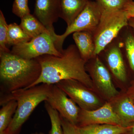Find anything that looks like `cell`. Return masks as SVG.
Returning a JSON list of instances; mask_svg holds the SVG:
<instances>
[{
    "label": "cell",
    "mask_w": 134,
    "mask_h": 134,
    "mask_svg": "<svg viewBox=\"0 0 134 134\" xmlns=\"http://www.w3.org/2000/svg\"><path fill=\"white\" fill-rule=\"evenodd\" d=\"M45 107L50 118L51 128L49 134H63L59 114L45 101Z\"/></svg>",
    "instance_id": "44dd1931"
},
{
    "label": "cell",
    "mask_w": 134,
    "mask_h": 134,
    "mask_svg": "<svg viewBox=\"0 0 134 134\" xmlns=\"http://www.w3.org/2000/svg\"><path fill=\"white\" fill-rule=\"evenodd\" d=\"M124 10L126 12L129 19L131 18H134V1L130 0L127 3L124 8Z\"/></svg>",
    "instance_id": "484cf974"
},
{
    "label": "cell",
    "mask_w": 134,
    "mask_h": 134,
    "mask_svg": "<svg viewBox=\"0 0 134 134\" xmlns=\"http://www.w3.org/2000/svg\"><path fill=\"white\" fill-rule=\"evenodd\" d=\"M61 53L60 56L44 55L36 58L41 65V74L31 87L41 83L55 84L63 80L73 79L95 91L91 77L86 70V62L82 58L75 45H70Z\"/></svg>",
    "instance_id": "6da1fadb"
},
{
    "label": "cell",
    "mask_w": 134,
    "mask_h": 134,
    "mask_svg": "<svg viewBox=\"0 0 134 134\" xmlns=\"http://www.w3.org/2000/svg\"><path fill=\"white\" fill-rule=\"evenodd\" d=\"M21 19L20 26L31 39L44 33L51 36L50 32L33 15L30 13Z\"/></svg>",
    "instance_id": "e0dca14e"
},
{
    "label": "cell",
    "mask_w": 134,
    "mask_h": 134,
    "mask_svg": "<svg viewBox=\"0 0 134 134\" xmlns=\"http://www.w3.org/2000/svg\"><path fill=\"white\" fill-rule=\"evenodd\" d=\"M46 101L58 111L60 116L76 126L81 108L56 85H53Z\"/></svg>",
    "instance_id": "9c48e42d"
},
{
    "label": "cell",
    "mask_w": 134,
    "mask_h": 134,
    "mask_svg": "<svg viewBox=\"0 0 134 134\" xmlns=\"http://www.w3.org/2000/svg\"><path fill=\"white\" fill-rule=\"evenodd\" d=\"M100 54L104 55L108 69L115 79L122 82L126 81V69L118 37L109 44Z\"/></svg>",
    "instance_id": "8fae6325"
},
{
    "label": "cell",
    "mask_w": 134,
    "mask_h": 134,
    "mask_svg": "<svg viewBox=\"0 0 134 134\" xmlns=\"http://www.w3.org/2000/svg\"><path fill=\"white\" fill-rule=\"evenodd\" d=\"M8 25L6 22L5 17L1 10H0V54L10 52L7 47Z\"/></svg>",
    "instance_id": "7402d4cb"
},
{
    "label": "cell",
    "mask_w": 134,
    "mask_h": 134,
    "mask_svg": "<svg viewBox=\"0 0 134 134\" xmlns=\"http://www.w3.org/2000/svg\"><path fill=\"white\" fill-rule=\"evenodd\" d=\"M77 134H125L129 127L107 124H92L78 127L75 126Z\"/></svg>",
    "instance_id": "2e32d148"
},
{
    "label": "cell",
    "mask_w": 134,
    "mask_h": 134,
    "mask_svg": "<svg viewBox=\"0 0 134 134\" xmlns=\"http://www.w3.org/2000/svg\"><path fill=\"white\" fill-rule=\"evenodd\" d=\"M108 102L115 113L127 126L134 123V104L126 93H120Z\"/></svg>",
    "instance_id": "4fadbf2b"
},
{
    "label": "cell",
    "mask_w": 134,
    "mask_h": 134,
    "mask_svg": "<svg viewBox=\"0 0 134 134\" xmlns=\"http://www.w3.org/2000/svg\"><path fill=\"white\" fill-rule=\"evenodd\" d=\"M72 37L79 53L83 60L87 62L95 56L96 45L92 31L76 32L73 34Z\"/></svg>",
    "instance_id": "5bb4252c"
},
{
    "label": "cell",
    "mask_w": 134,
    "mask_h": 134,
    "mask_svg": "<svg viewBox=\"0 0 134 134\" xmlns=\"http://www.w3.org/2000/svg\"><path fill=\"white\" fill-rule=\"evenodd\" d=\"M104 10L96 1L89 0L85 7L72 24L67 27L64 33L56 36L54 44L57 50L60 52H62L64 41L70 34L78 31H93L99 23Z\"/></svg>",
    "instance_id": "5b68a950"
},
{
    "label": "cell",
    "mask_w": 134,
    "mask_h": 134,
    "mask_svg": "<svg viewBox=\"0 0 134 134\" xmlns=\"http://www.w3.org/2000/svg\"><path fill=\"white\" fill-rule=\"evenodd\" d=\"M55 85L65 92L67 96L82 110H96L105 103L94 91L76 80H63Z\"/></svg>",
    "instance_id": "52a82bcc"
},
{
    "label": "cell",
    "mask_w": 134,
    "mask_h": 134,
    "mask_svg": "<svg viewBox=\"0 0 134 134\" xmlns=\"http://www.w3.org/2000/svg\"><path fill=\"white\" fill-rule=\"evenodd\" d=\"M0 134H10L8 128L2 132H0Z\"/></svg>",
    "instance_id": "f546056e"
},
{
    "label": "cell",
    "mask_w": 134,
    "mask_h": 134,
    "mask_svg": "<svg viewBox=\"0 0 134 134\" xmlns=\"http://www.w3.org/2000/svg\"><path fill=\"white\" fill-rule=\"evenodd\" d=\"M104 9L110 10H124L125 6L130 0H95Z\"/></svg>",
    "instance_id": "603a6c76"
},
{
    "label": "cell",
    "mask_w": 134,
    "mask_h": 134,
    "mask_svg": "<svg viewBox=\"0 0 134 134\" xmlns=\"http://www.w3.org/2000/svg\"><path fill=\"white\" fill-rule=\"evenodd\" d=\"M12 11L15 15L21 18L30 14L28 0H14Z\"/></svg>",
    "instance_id": "cb8c5ba5"
},
{
    "label": "cell",
    "mask_w": 134,
    "mask_h": 134,
    "mask_svg": "<svg viewBox=\"0 0 134 134\" xmlns=\"http://www.w3.org/2000/svg\"><path fill=\"white\" fill-rule=\"evenodd\" d=\"M126 93L134 104V81L132 82L131 85L127 90Z\"/></svg>",
    "instance_id": "4316f807"
},
{
    "label": "cell",
    "mask_w": 134,
    "mask_h": 134,
    "mask_svg": "<svg viewBox=\"0 0 134 134\" xmlns=\"http://www.w3.org/2000/svg\"><path fill=\"white\" fill-rule=\"evenodd\" d=\"M129 18L124 10L104 9L99 23L92 31L96 45L94 55H98L128 26Z\"/></svg>",
    "instance_id": "277c9868"
},
{
    "label": "cell",
    "mask_w": 134,
    "mask_h": 134,
    "mask_svg": "<svg viewBox=\"0 0 134 134\" xmlns=\"http://www.w3.org/2000/svg\"><path fill=\"white\" fill-rule=\"evenodd\" d=\"M88 1L59 0V17L66 22L67 27L72 24Z\"/></svg>",
    "instance_id": "9a60e30c"
},
{
    "label": "cell",
    "mask_w": 134,
    "mask_h": 134,
    "mask_svg": "<svg viewBox=\"0 0 134 134\" xmlns=\"http://www.w3.org/2000/svg\"><path fill=\"white\" fill-rule=\"evenodd\" d=\"M128 24L129 26L134 30V18H131L129 19Z\"/></svg>",
    "instance_id": "f1b7e54d"
},
{
    "label": "cell",
    "mask_w": 134,
    "mask_h": 134,
    "mask_svg": "<svg viewBox=\"0 0 134 134\" xmlns=\"http://www.w3.org/2000/svg\"><path fill=\"white\" fill-rule=\"evenodd\" d=\"M125 134H134V122L129 127L128 130Z\"/></svg>",
    "instance_id": "83f0119b"
},
{
    "label": "cell",
    "mask_w": 134,
    "mask_h": 134,
    "mask_svg": "<svg viewBox=\"0 0 134 134\" xmlns=\"http://www.w3.org/2000/svg\"><path fill=\"white\" fill-rule=\"evenodd\" d=\"M17 107V102L14 99L8 101L0 110V132L8 127L12 121Z\"/></svg>",
    "instance_id": "ffe728a7"
},
{
    "label": "cell",
    "mask_w": 134,
    "mask_h": 134,
    "mask_svg": "<svg viewBox=\"0 0 134 134\" xmlns=\"http://www.w3.org/2000/svg\"><path fill=\"white\" fill-rule=\"evenodd\" d=\"M10 52L26 59H33L44 55L60 56L62 53L57 50L52 36L44 33L26 43L14 46Z\"/></svg>",
    "instance_id": "ba28073f"
},
{
    "label": "cell",
    "mask_w": 134,
    "mask_h": 134,
    "mask_svg": "<svg viewBox=\"0 0 134 134\" xmlns=\"http://www.w3.org/2000/svg\"><path fill=\"white\" fill-rule=\"evenodd\" d=\"M53 85L41 83L1 96L0 105L14 99L17 102L16 112L8 127L10 134H19L22 127L38 105L46 101Z\"/></svg>",
    "instance_id": "3957f363"
},
{
    "label": "cell",
    "mask_w": 134,
    "mask_h": 134,
    "mask_svg": "<svg viewBox=\"0 0 134 134\" xmlns=\"http://www.w3.org/2000/svg\"><path fill=\"white\" fill-rule=\"evenodd\" d=\"M126 32L122 30L118 37L121 48L125 52L130 67L134 72V35L130 32Z\"/></svg>",
    "instance_id": "ac0fdd59"
},
{
    "label": "cell",
    "mask_w": 134,
    "mask_h": 134,
    "mask_svg": "<svg viewBox=\"0 0 134 134\" xmlns=\"http://www.w3.org/2000/svg\"><path fill=\"white\" fill-rule=\"evenodd\" d=\"M92 124H107L128 127L114 112L109 102L93 110L80 109L76 126H84Z\"/></svg>",
    "instance_id": "30bf717a"
},
{
    "label": "cell",
    "mask_w": 134,
    "mask_h": 134,
    "mask_svg": "<svg viewBox=\"0 0 134 134\" xmlns=\"http://www.w3.org/2000/svg\"><path fill=\"white\" fill-rule=\"evenodd\" d=\"M34 15L50 32L55 42L53 24L59 18V0H35Z\"/></svg>",
    "instance_id": "7c38bea8"
},
{
    "label": "cell",
    "mask_w": 134,
    "mask_h": 134,
    "mask_svg": "<svg viewBox=\"0 0 134 134\" xmlns=\"http://www.w3.org/2000/svg\"><path fill=\"white\" fill-rule=\"evenodd\" d=\"M31 134H45L44 133H43V132H35V133H32Z\"/></svg>",
    "instance_id": "4dcf8cb0"
},
{
    "label": "cell",
    "mask_w": 134,
    "mask_h": 134,
    "mask_svg": "<svg viewBox=\"0 0 134 134\" xmlns=\"http://www.w3.org/2000/svg\"><path fill=\"white\" fill-rule=\"evenodd\" d=\"M0 58L1 96L29 88L40 77L41 67L36 59H26L10 52Z\"/></svg>",
    "instance_id": "7a4b0ae2"
},
{
    "label": "cell",
    "mask_w": 134,
    "mask_h": 134,
    "mask_svg": "<svg viewBox=\"0 0 134 134\" xmlns=\"http://www.w3.org/2000/svg\"><path fill=\"white\" fill-rule=\"evenodd\" d=\"M31 38L15 23L10 24L8 26L7 44L14 46L30 41Z\"/></svg>",
    "instance_id": "d6986e66"
},
{
    "label": "cell",
    "mask_w": 134,
    "mask_h": 134,
    "mask_svg": "<svg viewBox=\"0 0 134 134\" xmlns=\"http://www.w3.org/2000/svg\"><path fill=\"white\" fill-rule=\"evenodd\" d=\"M60 117L63 134H77L75 125L71 124L62 116H60Z\"/></svg>",
    "instance_id": "d4e9b609"
},
{
    "label": "cell",
    "mask_w": 134,
    "mask_h": 134,
    "mask_svg": "<svg viewBox=\"0 0 134 134\" xmlns=\"http://www.w3.org/2000/svg\"><path fill=\"white\" fill-rule=\"evenodd\" d=\"M86 69L91 77L94 90L109 101L120 93L113 83L109 70L98 55L86 63Z\"/></svg>",
    "instance_id": "8992f818"
}]
</instances>
